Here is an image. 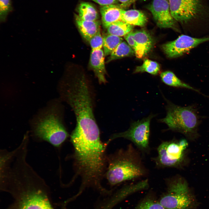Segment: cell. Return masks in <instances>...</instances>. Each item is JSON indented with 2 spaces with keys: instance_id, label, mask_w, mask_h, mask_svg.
Returning a JSON list of instances; mask_svg holds the SVG:
<instances>
[{
  "instance_id": "16",
  "label": "cell",
  "mask_w": 209,
  "mask_h": 209,
  "mask_svg": "<svg viewBox=\"0 0 209 209\" xmlns=\"http://www.w3.org/2000/svg\"><path fill=\"white\" fill-rule=\"evenodd\" d=\"M160 77L162 81L167 85L191 90L202 94L199 90L181 80L172 72L166 71L162 72L161 73Z\"/></svg>"
},
{
  "instance_id": "15",
  "label": "cell",
  "mask_w": 209,
  "mask_h": 209,
  "mask_svg": "<svg viewBox=\"0 0 209 209\" xmlns=\"http://www.w3.org/2000/svg\"><path fill=\"white\" fill-rule=\"evenodd\" d=\"M122 20L132 26H143L147 21L145 15L142 11L131 9L124 10L122 15Z\"/></svg>"
},
{
  "instance_id": "6",
  "label": "cell",
  "mask_w": 209,
  "mask_h": 209,
  "mask_svg": "<svg viewBox=\"0 0 209 209\" xmlns=\"http://www.w3.org/2000/svg\"><path fill=\"white\" fill-rule=\"evenodd\" d=\"M35 136L56 147H60L68 136L58 114L50 111L39 118L33 128Z\"/></svg>"
},
{
  "instance_id": "24",
  "label": "cell",
  "mask_w": 209,
  "mask_h": 209,
  "mask_svg": "<svg viewBox=\"0 0 209 209\" xmlns=\"http://www.w3.org/2000/svg\"><path fill=\"white\" fill-rule=\"evenodd\" d=\"M133 33L134 32L132 31L124 37L127 44L134 51L135 48V41L134 38Z\"/></svg>"
},
{
  "instance_id": "22",
  "label": "cell",
  "mask_w": 209,
  "mask_h": 209,
  "mask_svg": "<svg viewBox=\"0 0 209 209\" xmlns=\"http://www.w3.org/2000/svg\"><path fill=\"white\" fill-rule=\"evenodd\" d=\"M160 70V66L157 62L146 59L144 60L142 65L136 67L134 73L146 72L155 75L158 74Z\"/></svg>"
},
{
  "instance_id": "21",
  "label": "cell",
  "mask_w": 209,
  "mask_h": 209,
  "mask_svg": "<svg viewBox=\"0 0 209 209\" xmlns=\"http://www.w3.org/2000/svg\"><path fill=\"white\" fill-rule=\"evenodd\" d=\"M135 209H166L152 194L146 196L138 203Z\"/></svg>"
},
{
  "instance_id": "8",
  "label": "cell",
  "mask_w": 209,
  "mask_h": 209,
  "mask_svg": "<svg viewBox=\"0 0 209 209\" xmlns=\"http://www.w3.org/2000/svg\"><path fill=\"white\" fill-rule=\"evenodd\" d=\"M155 116L151 114L146 118L132 122L127 130L113 135L107 144L113 140L123 138L132 142L141 153H149L150 123Z\"/></svg>"
},
{
  "instance_id": "25",
  "label": "cell",
  "mask_w": 209,
  "mask_h": 209,
  "mask_svg": "<svg viewBox=\"0 0 209 209\" xmlns=\"http://www.w3.org/2000/svg\"><path fill=\"white\" fill-rule=\"evenodd\" d=\"M98 3L101 6L115 4L117 0H91Z\"/></svg>"
},
{
  "instance_id": "14",
  "label": "cell",
  "mask_w": 209,
  "mask_h": 209,
  "mask_svg": "<svg viewBox=\"0 0 209 209\" xmlns=\"http://www.w3.org/2000/svg\"><path fill=\"white\" fill-rule=\"evenodd\" d=\"M75 20L80 32L88 42L100 30V23L98 21L84 20L80 18L78 15H75Z\"/></svg>"
},
{
  "instance_id": "5",
  "label": "cell",
  "mask_w": 209,
  "mask_h": 209,
  "mask_svg": "<svg viewBox=\"0 0 209 209\" xmlns=\"http://www.w3.org/2000/svg\"><path fill=\"white\" fill-rule=\"evenodd\" d=\"M166 192L158 201L166 209H197L199 204L187 182L179 176L165 179Z\"/></svg>"
},
{
  "instance_id": "7",
  "label": "cell",
  "mask_w": 209,
  "mask_h": 209,
  "mask_svg": "<svg viewBox=\"0 0 209 209\" xmlns=\"http://www.w3.org/2000/svg\"><path fill=\"white\" fill-rule=\"evenodd\" d=\"M188 146L185 139L162 142L157 148V155L152 158L158 168L180 167L183 162Z\"/></svg>"
},
{
  "instance_id": "23",
  "label": "cell",
  "mask_w": 209,
  "mask_h": 209,
  "mask_svg": "<svg viewBox=\"0 0 209 209\" xmlns=\"http://www.w3.org/2000/svg\"><path fill=\"white\" fill-rule=\"evenodd\" d=\"M12 10L11 0H0L1 21H4L8 14Z\"/></svg>"
},
{
  "instance_id": "4",
  "label": "cell",
  "mask_w": 209,
  "mask_h": 209,
  "mask_svg": "<svg viewBox=\"0 0 209 209\" xmlns=\"http://www.w3.org/2000/svg\"><path fill=\"white\" fill-rule=\"evenodd\" d=\"M167 101L166 115L159 121L166 124L168 129L180 132L192 139L197 138L201 121L197 109L193 105L181 107Z\"/></svg>"
},
{
  "instance_id": "20",
  "label": "cell",
  "mask_w": 209,
  "mask_h": 209,
  "mask_svg": "<svg viewBox=\"0 0 209 209\" xmlns=\"http://www.w3.org/2000/svg\"><path fill=\"white\" fill-rule=\"evenodd\" d=\"M123 39L109 34L103 37V48L105 56L110 55L117 46L122 42Z\"/></svg>"
},
{
  "instance_id": "17",
  "label": "cell",
  "mask_w": 209,
  "mask_h": 209,
  "mask_svg": "<svg viewBox=\"0 0 209 209\" xmlns=\"http://www.w3.org/2000/svg\"><path fill=\"white\" fill-rule=\"evenodd\" d=\"M78 16L84 20L98 21V16L96 9L92 5L88 2L81 3L78 7Z\"/></svg>"
},
{
  "instance_id": "9",
  "label": "cell",
  "mask_w": 209,
  "mask_h": 209,
  "mask_svg": "<svg viewBox=\"0 0 209 209\" xmlns=\"http://www.w3.org/2000/svg\"><path fill=\"white\" fill-rule=\"evenodd\" d=\"M209 41V36L193 37L182 34L174 40L163 44L162 48L167 56L170 58L181 57L200 44Z\"/></svg>"
},
{
  "instance_id": "18",
  "label": "cell",
  "mask_w": 209,
  "mask_h": 209,
  "mask_svg": "<svg viewBox=\"0 0 209 209\" xmlns=\"http://www.w3.org/2000/svg\"><path fill=\"white\" fill-rule=\"evenodd\" d=\"M133 28V26L121 21L111 24L107 29L108 34L121 37L132 31Z\"/></svg>"
},
{
  "instance_id": "3",
  "label": "cell",
  "mask_w": 209,
  "mask_h": 209,
  "mask_svg": "<svg viewBox=\"0 0 209 209\" xmlns=\"http://www.w3.org/2000/svg\"><path fill=\"white\" fill-rule=\"evenodd\" d=\"M172 16L186 29L209 28L208 0H168Z\"/></svg>"
},
{
  "instance_id": "10",
  "label": "cell",
  "mask_w": 209,
  "mask_h": 209,
  "mask_svg": "<svg viewBox=\"0 0 209 209\" xmlns=\"http://www.w3.org/2000/svg\"><path fill=\"white\" fill-rule=\"evenodd\" d=\"M146 8L151 13L158 27L180 32L177 22L171 15L168 0H153Z\"/></svg>"
},
{
  "instance_id": "11",
  "label": "cell",
  "mask_w": 209,
  "mask_h": 209,
  "mask_svg": "<svg viewBox=\"0 0 209 209\" xmlns=\"http://www.w3.org/2000/svg\"><path fill=\"white\" fill-rule=\"evenodd\" d=\"M89 43L91 51L89 64L99 82L104 83L106 82V69L105 63V54L103 48V41L99 39L91 40Z\"/></svg>"
},
{
  "instance_id": "26",
  "label": "cell",
  "mask_w": 209,
  "mask_h": 209,
  "mask_svg": "<svg viewBox=\"0 0 209 209\" xmlns=\"http://www.w3.org/2000/svg\"><path fill=\"white\" fill-rule=\"evenodd\" d=\"M121 3V7H125L130 3L133 0H117Z\"/></svg>"
},
{
  "instance_id": "19",
  "label": "cell",
  "mask_w": 209,
  "mask_h": 209,
  "mask_svg": "<svg viewBox=\"0 0 209 209\" xmlns=\"http://www.w3.org/2000/svg\"><path fill=\"white\" fill-rule=\"evenodd\" d=\"M134 50L126 42H121L113 51L108 58L107 62L133 55Z\"/></svg>"
},
{
  "instance_id": "2",
  "label": "cell",
  "mask_w": 209,
  "mask_h": 209,
  "mask_svg": "<svg viewBox=\"0 0 209 209\" xmlns=\"http://www.w3.org/2000/svg\"><path fill=\"white\" fill-rule=\"evenodd\" d=\"M141 153L131 143L119 150L109 161L106 173L110 184L122 183L146 177L148 170L144 164Z\"/></svg>"
},
{
  "instance_id": "12",
  "label": "cell",
  "mask_w": 209,
  "mask_h": 209,
  "mask_svg": "<svg viewBox=\"0 0 209 209\" xmlns=\"http://www.w3.org/2000/svg\"><path fill=\"white\" fill-rule=\"evenodd\" d=\"M135 41V54L138 58H141L149 53L152 47L153 39L150 35L144 30L133 33Z\"/></svg>"
},
{
  "instance_id": "13",
  "label": "cell",
  "mask_w": 209,
  "mask_h": 209,
  "mask_svg": "<svg viewBox=\"0 0 209 209\" xmlns=\"http://www.w3.org/2000/svg\"><path fill=\"white\" fill-rule=\"evenodd\" d=\"M124 10L120 6L116 4L101 6L100 11L104 27L107 28L111 24L122 21V15Z\"/></svg>"
},
{
  "instance_id": "1",
  "label": "cell",
  "mask_w": 209,
  "mask_h": 209,
  "mask_svg": "<svg viewBox=\"0 0 209 209\" xmlns=\"http://www.w3.org/2000/svg\"><path fill=\"white\" fill-rule=\"evenodd\" d=\"M1 185L13 199L6 209H54L48 187L29 165L11 170Z\"/></svg>"
}]
</instances>
